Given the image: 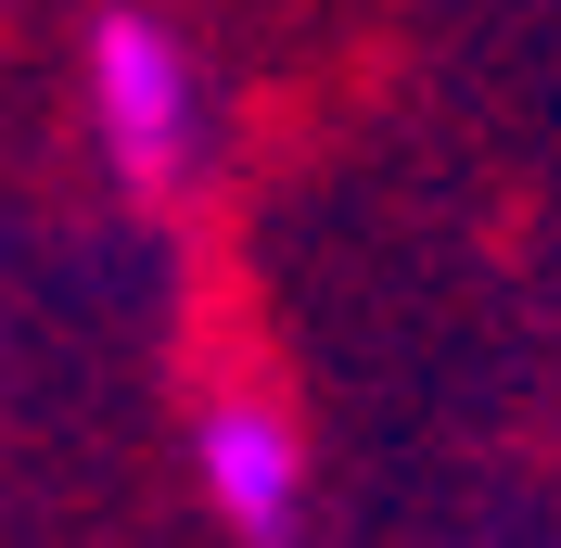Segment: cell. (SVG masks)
<instances>
[{"instance_id": "6da1fadb", "label": "cell", "mask_w": 561, "mask_h": 548, "mask_svg": "<svg viewBox=\"0 0 561 548\" xmlns=\"http://www.w3.org/2000/svg\"><path fill=\"white\" fill-rule=\"evenodd\" d=\"M90 128H103V167L140 217L192 205V167H205V77L179 52L167 13L140 0H103L90 13Z\"/></svg>"}, {"instance_id": "7a4b0ae2", "label": "cell", "mask_w": 561, "mask_h": 548, "mask_svg": "<svg viewBox=\"0 0 561 548\" xmlns=\"http://www.w3.org/2000/svg\"><path fill=\"white\" fill-rule=\"evenodd\" d=\"M192 472H205V511L243 548H294L307 536V434L280 421V396L230 383L192 409Z\"/></svg>"}]
</instances>
